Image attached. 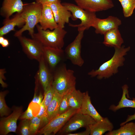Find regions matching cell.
I'll return each mask as SVG.
<instances>
[{"instance_id": "cell-41", "label": "cell", "mask_w": 135, "mask_h": 135, "mask_svg": "<svg viewBox=\"0 0 135 135\" xmlns=\"http://www.w3.org/2000/svg\"><path fill=\"white\" fill-rule=\"evenodd\" d=\"M120 2L122 0H118Z\"/></svg>"}, {"instance_id": "cell-31", "label": "cell", "mask_w": 135, "mask_h": 135, "mask_svg": "<svg viewBox=\"0 0 135 135\" xmlns=\"http://www.w3.org/2000/svg\"><path fill=\"white\" fill-rule=\"evenodd\" d=\"M30 120L24 119L21 122L20 130L21 135H31L30 128Z\"/></svg>"}, {"instance_id": "cell-8", "label": "cell", "mask_w": 135, "mask_h": 135, "mask_svg": "<svg viewBox=\"0 0 135 135\" xmlns=\"http://www.w3.org/2000/svg\"><path fill=\"white\" fill-rule=\"evenodd\" d=\"M84 31H78L74 40L66 46L64 51L67 58L73 64L80 67L82 66L84 62L81 54V42Z\"/></svg>"}, {"instance_id": "cell-13", "label": "cell", "mask_w": 135, "mask_h": 135, "mask_svg": "<svg viewBox=\"0 0 135 135\" xmlns=\"http://www.w3.org/2000/svg\"><path fill=\"white\" fill-rule=\"evenodd\" d=\"M48 5L51 8L58 26L64 28L65 24L69 22V19L72 16L71 12L61 3L60 0Z\"/></svg>"}, {"instance_id": "cell-22", "label": "cell", "mask_w": 135, "mask_h": 135, "mask_svg": "<svg viewBox=\"0 0 135 135\" xmlns=\"http://www.w3.org/2000/svg\"><path fill=\"white\" fill-rule=\"evenodd\" d=\"M122 95L118 104L116 105L112 104L109 107V109L113 112H115L120 109L124 108H135V98L130 99L126 97V96L128 95V86L125 84L122 86Z\"/></svg>"}, {"instance_id": "cell-5", "label": "cell", "mask_w": 135, "mask_h": 135, "mask_svg": "<svg viewBox=\"0 0 135 135\" xmlns=\"http://www.w3.org/2000/svg\"><path fill=\"white\" fill-rule=\"evenodd\" d=\"M62 4L71 13V18L73 20L78 19L81 21L80 24L69 25L72 27H77L78 31H84L92 27L97 17L96 13L85 10L77 5L70 3L64 2Z\"/></svg>"}, {"instance_id": "cell-11", "label": "cell", "mask_w": 135, "mask_h": 135, "mask_svg": "<svg viewBox=\"0 0 135 135\" xmlns=\"http://www.w3.org/2000/svg\"><path fill=\"white\" fill-rule=\"evenodd\" d=\"M22 110L21 107L16 108L9 116L0 119V135H6L10 132H16L17 121L22 115Z\"/></svg>"}, {"instance_id": "cell-34", "label": "cell", "mask_w": 135, "mask_h": 135, "mask_svg": "<svg viewBox=\"0 0 135 135\" xmlns=\"http://www.w3.org/2000/svg\"><path fill=\"white\" fill-rule=\"evenodd\" d=\"M44 97L41 92H40L39 95L38 96L36 95L35 92L31 102L40 104L43 100Z\"/></svg>"}, {"instance_id": "cell-37", "label": "cell", "mask_w": 135, "mask_h": 135, "mask_svg": "<svg viewBox=\"0 0 135 135\" xmlns=\"http://www.w3.org/2000/svg\"><path fill=\"white\" fill-rule=\"evenodd\" d=\"M134 120H135V112L132 115H128L125 121L122 122L120 124V126H122L127 122Z\"/></svg>"}, {"instance_id": "cell-7", "label": "cell", "mask_w": 135, "mask_h": 135, "mask_svg": "<svg viewBox=\"0 0 135 135\" xmlns=\"http://www.w3.org/2000/svg\"><path fill=\"white\" fill-rule=\"evenodd\" d=\"M91 117L78 111L74 114L58 132L60 134H66L82 128H86L96 122Z\"/></svg>"}, {"instance_id": "cell-20", "label": "cell", "mask_w": 135, "mask_h": 135, "mask_svg": "<svg viewBox=\"0 0 135 135\" xmlns=\"http://www.w3.org/2000/svg\"><path fill=\"white\" fill-rule=\"evenodd\" d=\"M104 35L103 42L106 46L118 48L124 42L118 28L114 29L106 32Z\"/></svg>"}, {"instance_id": "cell-24", "label": "cell", "mask_w": 135, "mask_h": 135, "mask_svg": "<svg viewBox=\"0 0 135 135\" xmlns=\"http://www.w3.org/2000/svg\"><path fill=\"white\" fill-rule=\"evenodd\" d=\"M84 92L75 88L70 91L68 95L69 106L72 108L79 110L80 108L82 101Z\"/></svg>"}, {"instance_id": "cell-10", "label": "cell", "mask_w": 135, "mask_h": 135, "mask_svg": "<svg viewBox=\"0 0 135 135\" xmlns=\"http://www.w3.org/2000/svg\"><path fill=\"white\" fill-rule=\"evenodd\" d=\"M77 5L87 11L96 12L111 8L114 6L112 0H74Z\"/></svg>"}, {"instance_id": "cell-9", "label": "cell", "mask_w": 135, "mask_h": 135, "mask_svg": "<svg viewBox=\"0 0 135 135\" xmlns=\"http://www.w3.org/2000/svg\"><path fill=\"white\" fill-rule=\"evenodd\" d=\"M25 54L30 58L38 62L43 56L44 46L36 39L22 36L18 37Z\"/></svg>"}, {"instance_id": "cell-26", "label": "cell", "mask_w": 135, "mask_h": 135, "mask_svg": "<svg viewBox=\"0 0 135 135\" xmlns=\"http://www.w3.org/2000/svg\"><path fill=\"white\" fill-rule=\"evenodd\" d=\"M125 17H128L132 14L135 8V0H122L120 2Z\"/></svg>"}, {"instance_id": "cell-1", "label": "cell", "mask_w": 135, "mask_h": 135, "mask_svg": "<svg viewBox=\"0 0 135 135\" xmlns=\"http://www.w3.org/2000/svg\"><path fill=\"white\" fill-rule=\"evenodd\" d=\"M130 48V47L125 48L124 46L115 48L114 54L110 60L103 63L98 69L92 70L88 74L91 77L96 76L98 79L101 80L108 78L117 73L118 68L124 65V56Z\"/></svg>"}, {"instance_id": "cell-32", "label": "cell", "mask_w": 135, "mask_h": 135, "mask_svg": "<svg viewBox=\"0 0 135 135\" xmlns=\"http://www.w3.org/2000/svg\"><path fill=\"white\" fill-rule=\"evenodd\" d=\"M40 109L37 116L42 118L48 123L49 120L48 118L46 112V109L44 104V101L43 100L40 104Z\"/></svg>"}, {"instance_id": "cell-29", "label": "cell", "mask_w": 135, "mask_h": 135, "mask_svg": "<svg viewBox=\"0 0 135 135\" xmlns=\"http://www.w3.org/2000/svg\"><path fill=\"white\" fill-rule=\"evenodd\" d=\"M6 91L1 92H0V115L1 117L8 115L10 110L6 103L4 97Z\"/></svg>"}, {"instance_id": "cell-36", "label": "cell", "mask_w": 135, "mask_h": 135, "mask_svg": "<svg viewBox=\"0 0 135 135\" xmlns=\"http://www.w3.org/2000/svg\"><path fill=\"white\" fill-rule=\"evenodd\" d=\"M6 72L5 69H0V82L3 87H6L7 86L6 84L4 82L3 80L5 79L4 74Z\"/></svg>"}, {"instance_id": "cell-25", "label": "cell", "mask_w": 135, "mask_h": 135, "mask_svg": "<svg viewBox=\"0 0 135 135\" xmlns=\"http://www.w3.org/2000/svg\"><path fill=\"white\" fill-rule=\"evenodd\" d=\"M106 135H135V123L128 122L120 126L118 129L113 130Z\"/></svg>"}, {"instance_id": "cell-28", "label": "cell", "mask_w": 135, "mask_h": 135, "mask_svg": "<svg viewBox=\"0 0 135 135\" xmlns=\"http://www.w3.org/2000/svg\"><path fill=\"white\" fill-rule=\"evenodd\" d=\"M55 92V91L52 87V82L44 91L43 100L46 110L53 98Z\"/></svg>"}, {"instance_id": "cell-18", "label": "cell", "mask_w": 135, "mask_h": 135, "mask_svg": "<svg viewBox=\"0 0 135 135\" xmlns=\"http://www.w3.org/2000/svg\"><path fill=\"white\" fill-rule=\"evenodd\" d=\"M78 111L90 116L96 122L102 120L104 118L98 112L92 105L88 91L84 92L82 104Z\"/></svg>"}, {"instance_id": "cell-15", "label": "cell", "mask_w": 135, "mask_h": 135, "mask_svg": "<svg viewBox=\"0 0 135 135\" xmlns=\"http://www.w3.org/2000/svg\"><path fill=\"white\" fill-rule=\"evenodd\" d=\"M42 28L44 30H53L58 26L50 7L46 4H42L41 17L39 22Z\"/></svg>"}, {"instance_id": "cell-17", "label": "cell", "mask_w": 135, "mask_h": 135, "mask_svg": "<svg viewBox=\"0 0 135 135\" xmlns=\"http://www.w3.org/2000/svg\"><path fill=\"white\" fill-rule=\"evenodd\" d=\"M38 62L39 69L37 73V75L38 80L44 91L52 82L53 76L43 56Z\"/></svg>"}, {"instance_id": "cell-39", "label": "cell", "mask_w": 135, "mask_h": 135, "mask_svg": "<svg viewBox=\"0 0 135 135\" xmlns=\"http://www.w3.org/2000/svg\"><path fill=\"white\" fill-rule=\"evenodd\" d=\"M9 44L10 43L8 40L7 39L4 38L1 45L3 47H8Z\"/></svg>"}, {"instance_id": "cell-38", "label": "cell", "mask_w": 135, "mask_h": 135, "mask_svg": "<svg viewBox=\"0 0 135 135\" xmlns=\"http://www.w3.org/2000/svg\"><path fill=\"white\" fill-rule=\"evenodd\" d=\"M58 0H36V2L43 4H48L57 1Z\"/></svg>"}, {"instance_id": "cell-2", "label": "cell", "mask_w": 135, "mask_h": 135, "mask_svg": "<svg viewBox=\"0 0 135 135\" xmlns=\"http://www.w3.org/2000/svg\"><path fill=\"white\" fill-rule=\"evenodd\" d=\"M37 32L34 33L32 38L40 42L44 46L62 49L64 38L67 32L64 28L58 26L53 30H44L40 25L36 26Z\"/></svg>"}, {"instance_id": "cell-40", "label": "cell", "mask_w": 135, "mask_h": 135, "mask_svg": "<svg viewBox=\"0 0 135 135\" xmlns=\"http://www.w3.org/2000/svg\"><path fill=\"white\" fill-rule=\"evenodd\" d=\"M4 38L3 36H0V44H1Z\"/></svg>"}, {"instance_id": "cell-19", "label": "cell", "mask_w": 135, "mask_h": 135, "mask_svg": "<svg viewBox=\"0 0 135 135\" xmlns=\"http://www.w3.org/2000/svg\"><path fill=\"white\" fill-rule=\"evenodd\" d=\"M25 24V20L21 13H17L11 19H5L4 26L0 28V36H3L12 31H15L16 26L22 27Z\"/></svg>"}, {"instance_id": "cell-16", "label": "cell", "mask_w": 135, "mask_h": 135, "mask_svg": "<svg viewBox=\"0 0 135 135\" xmlns=\"http://www.w3.org/2000/svg\"><path fill=\"white\" fill-rule=\"evenodd\" d=\"M24 6L22 0H4L1 8V15L5 19L9 18L15 12L21 13Z\"/></svg>"}, {"instance_id": "cell-14", "label": "cell", "mask_w": 135, "mask_h": 135, "mask_svg": "<svg viewBox=\"0 0 135 135\" xmlns=\"http://www.w3.org/2000/svg\"><path fill=\"white\" fill-rule=\"evenodd\" d=\"M64 54L62 49L44 46L43 56L51 70L54 69L61 62Z\"/></svg>"}, {"instance_id": "cell-23", "label": "cell", "mask_w": 135, "mask_h": 135, "mask_svg": "<svg viewBox=\"0 0 135 135\" xmlns=\"http://www.w3.org/2000/svg\"><path fill=\"white\" fill-rule=\"evenodd\" d=\"M64 94H60L55 92L53 98L47 108L49 122L58 115L60 104Z\"/></svg>"}, {"instance_id": "cell-3", "label": "cell", "mask_w": 135, "mask_h": 135, "mask_svg": "<svg viewBox=\"0 0 135 135\" xmlns=\"http://www.w3.org/2000/svg\"><path fill=\"white\" fill-rule=\"evenodd\" d=\"M76 78L74 72L67 69L65 64L60 66L53 76L52 85L55 92L64 94L76 88Z\"/></svg>"}, {"instance_id": "cell-12", "label": "cell", "mask_w": 135, "mask_h": 135, "mask_svg": "<svg viewBox=\"0 0 135 135\" xmlns=\"http://www.w3.org/2000/svg\"><path fill=\"white\" fill-rule=\"evenodd\" d=\"M122 23L121 20L116 17L110 16L103 19L97 17L92 27L95 28L96 34H104L108 31L118 28Z\"/></svg>"}, {"instance_id": "cell-27", "label": "cell", "mask_w": 135, "mask_h": 135, "mask_svg": "<svg viewBox=\"0 0 135 135\" xmlns=\"http://www.w3.org/2000/svg\"><path fill=\"white\" fill-rule=\"evenodd\" d=\"M47 123L42 118L37 116H34L30 120V128L31 135L36 134L41 126H44Z\"/></svg>"}, {"instance_id": "cell-35", "label": "cell", "mask_w": 135, "mask_h": 135, "mask_svg": "<svg viewBox=\"0 0 135 135\" xmlns=\"http://www.w3.org/2000/svg\"><path fill=\"white\" fill-rule=\"evenodd\" d=\"M90 130L89 127L86 128V130L84 131L74 133H71L67 134V135H90Z\"/></svg>"}, {"instance_id": "cell-4", "label": "cell", "mask_w": 135, "mask_h": 135, "mask_svg": "<svg viewBox=\"0 0 135 135\" xmlns=\"http://www.w3.org/2000/svg\"><path fill=\"white\" fill-rule=\"evenodd\" d=\"M42 5L34 2L24 6L20 13L25 21V24L21 29L16 31L14 35L17 38L22 36L24 31L28 30L32 38L34 34V28L40 22L41 16Z\"/></svg>"}, {"instance_id": "cell-6", "label": "cell", "mask_w": 135, "mask_h": 135, "mask_svg": "<svg viewBox=\"0 0 135 135\" xmlns=\"http://www.w3.org/2000/svg\"><path fill=\"white\" fill-rule=\"evenodd\" d=\"M78 110L70 108L65 112L57 115L50 120L46 124L39 129L36 134L44 135L55 134Z\"/></svg>"}, {"instance_id": "cell-21", "label": "cell", "mask_w": 135, "mask_h": 135, "mask_svg": "<svg viewBox=\"0 0 135 135\" xmlns=\"http://www.w3.org/2000/svg\"><path fill=\"white\" fill-rule=\"evenodd\" d=\"M90 135H102L106 132L112 131L114 126L112 123L107 117L102 120L96 122L89 126Z\"/></svg>"}, {"instance_id": "cell-33", "label": "cell", "mask_w": 135, "mask_h": 135, "mask_svg": "<svg viewBox=\"0 0 135 135\" xmlns=\"http://www.w3.org/2000/svg\"><path fill=\"white\" fill-rule=\"evenodd\" d=\"M34 117L33 111L30 106L29 105L27 109L20 117L21 119L30 120Z\"/></svg>"}, {"instance_id": "cell-30", "label": "cell", "mask_w": 135, "mask_h": 135, "mask_svg": "<svg viewBox=\"0 0 135 135\" xmlns=\"http://www.w3.org/2000/svg\"><path fill=\"white\" fill-rule=\"evenodd\" d=\"M70 91L64 94L60 104L58 115L65 112L70 108L68 100V94Z\"/></svg>"}]
</instances>
